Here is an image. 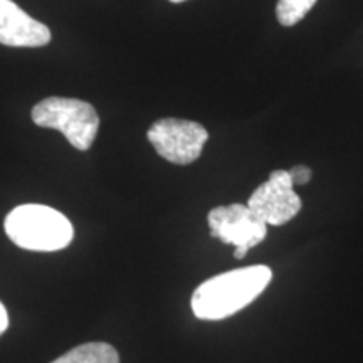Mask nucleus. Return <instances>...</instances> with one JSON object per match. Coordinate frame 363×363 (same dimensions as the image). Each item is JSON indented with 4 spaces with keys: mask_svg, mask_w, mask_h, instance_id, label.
Returning <instances> with one entry per match:
<instances>
[{
    "mask_svg": "<svg viewBox=\"0 0 363 363\" xmlns=\"http://www.w3.org/2000/svg\"><path fill=\"white\" fill-rule=\"evenodd\" d=\"M33 121L38 126L57 130L72 147L86 152L98 135L99 116L89 103L74 98L51 96L33 108Z\"/></svg>",
    "mask_w": 363,
    "mask_h": 363,
    "instance_id": "nucleus-3",
    "label": "nucleus"
},
{
    "mask_svg": "<svg viewBox=\"0 0 363 363\" xmlns=\"http://www.w3.org/2000/svg\"><path fill=\"white\" fill-rule=\"evenodd\" d=\"M147 138L158 155L167 162L189 165L201 157L208 133L197 121L163 118L150 126Z\"/></svg>",
    "mask_w": 363,
    "mask_h": 363,
    "instance_id": "nucleus-4",
    "label": "nucleus"
},
{
    "mask_svg": "<svg viewBox=\"0 0 363 363\" xmlns=\"http://www.w3.org/2000/svg\"><path fill=\"white\" fill-rule=\"evenodd\" d=\"M7 328H9V315H7L6 306L0 303V335H2Z\"/></svg>",
    "mask_w": 363,
    "mask_h": 363,
    "instance_id": "nucleus-11",
    "label": "nucleus"
},
{
    "mask_svg": "<svg viewBox=\"0 0 363 363\" xmlns=\"http://www.w3.org/2000/svg\"><path fill=\"white\" fill-rule=\"evenodd\" d=\"M51 363H120L116 348L103 342L84 343Z\"/></svg>",
    "mask_w": 363,
    "mask_h": 363,
    "instance_id": "nucleus-8",
    "label": "nucleus"
},
{
    "mask_svg": "<svg viewBox=\"0 0 363 363\" xmlns=\"http://www.w3.org/2000/svg\"><path fill=\"white\" fill-rule=\"evenodd\" d=\"M315 4L316 0H278L276 17H278L281 26H296L311 11Z\"/></svg>",
    "mask_w": 363,
    "mask_h": 363,
    "instance_id": "nucleus-9",
    "label": "nucleus"
},
{
    "mask_svg": "<svg viewBox=\"0 0 363 363\" xmlns=\"http://www.w3.org/2000/svg\"><path fill=\"white\" fill-rule=\"evenodd\" d=\"M272 272L267 266L233 269L207 279L194 291L192 311L199 320L219 321L246 308L267 288Z\"/></svg>",
    "mask_w": 363,
    "mask_h": 363,
    "instance_id": "nucleus-1",
    "label": "nucleus"
},
{
    "mask_svg": "<svg viewBox=\"0 0 363 363\" xmlns=\"http://www.w3.org/2000/svg\"><path fill=\"white\" fill-rule=\"evenodd\" d=\"M170 2H175V4H179V2H185V0H170Z\"/></svg>",
    "mask_w": 363,
    "mask_h": 363,
    "instance_id": "nucleus-12",
    "label": "nucleus"
},
{
    "mask_svg": "<svg viewBox=\"0 0 363 363\" xmlns=\"http://www.w3.org/2000/svg\"><path fill=\"white\" fill-rule=\"evenodd\" d=\"M207 220L212 238L234 246V256L238 259H242L249 249L261 244L267 235V224L254 214L247 203H230L212 208Z\"/></svg>",
    "mask_w": 363,
    "mask_h": 363,
    "instance_id": "nucleus-5",
    "label": "nucleus"
},
{
    "mask_svg": "<svg viewBox=\"0 0 363 363\" xmlns=\"http://www.w3.org/2000/svg\"><path fill=\"white\" fill-rule=\"evenodd\" d=\"M6 234L27 251L54 252L71 244L74 229L66 216L48 206L26 203L6 217Z\"/></svg>",
    "mask_w": 363,
    "mask_h": 363,
    "instance_id": "nucleus-2",
    "label": "nucleus"
},
{
    "mask_svg": "<svg viewBox=\"0 0 363 363\" xmlns=\"http://www.w3.org/2000/svg\"><path fill=\"white\" fill-rule=\"evenodd\" d=\"M51 43V30L33 19L12 0H0V44L11 48H40Z\"/></svg>",
    "mask_w": 363,
    "mask_h": 363,
    "instance_id": "nucleus-7",
    "label": "nucleus"
},
{
    "mask_svg": "<svg viewBox=\"0 0 363 363\" xmlns=\"http://www.w3.org/2000/svg\"><path fill=\"white\" fill-rule=\"evenodd\" d=\"M289 175H291V180L294 185H305L311 180L313 172L305 165H296L289 170Z\"/></svg>",
    "mask_w": 363,
    "mask_h": 363,
    "instance_id": "nucleus-10",
    "label": "nucleus"
},
{
    "mask_svg": "<svg viewBox=\"0 0 363 363\" xmlns=\"http://www.w3.org/2000/svg\"><path fill=\"white\" fill-rule=\"evenodd\" d=\"M291 175L286 170L271 172L269 179L254 190L247 207L267 225H283L301 211V199L294 192Z\"/></svg>",
    "mask_w": 363,
    "mask_h": 363,
    "instance_id": "nucleus-6",
    "label": "nucleus"
}]
</instances>
